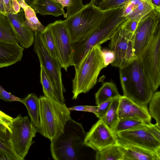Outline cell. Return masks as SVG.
I'll use <instances>...</instances> for the list:
<instances>
[{"label": "cell", "instance_id": "f35d334b", "mask_svg": "<svg viewBox=\"0 0 160 160\" xmlns=\"http://www.w3.org/2000/svg\"><path fill=\"white\" fill-rule=\"evenodd\" d=\"M102 51L104 63L107 67L114 61L115 59L114 54L113 52L109 49H102Z\"/></svg>", "mask_w": 160, "mask_h": 160}, {"label": "cell", "instance_id": "8992f818", "mask_svg": "<svg viewBox=\"0 0 160 160\" xmlns=\"http://www.w3.org/2000/svg\"><path fill=\"white\" fill-rule=\"evenodd\" d=\"M104 11L89 3L64 20L71 42H79L88 38L98 27Z\"/></svg>", "mask_w": 160, "mask_h": 160}, {"label": "cell", "instance_id": "5b68a950", "mask_svg": "<svg viewBox=\"0 0 160 160\" xmlns=\"http://www.w3.org/2000/svg\"><path fill=\"white\" fill-rule=\"evenodd\" d=\"M40 126L38 132L50 141L63 132L69 119L70 111L62 104L45 96L39 98Z\"/></svg>", "mask_w": 160, "mask_h": 160}, {"label": "cell", "instance_id": "d590c367", "mask_svg": "<svg viewBox=\"0 0 160 160\" xmlns=\"http://www.w3.org/2000/svg\"><path fill=\"white\" fill-rule=\"evenodd\" d=\"M0 99L6 102L18 101L21 102V98L17 97L6 91L0 85Z\"/></svg>", "mask_w": 160, "mask_h": 160}, {"label": "cell", "instance_id": "d4e9b609", "mask_svg": "<svg viewBox=\"0 0 160 160\" xmlns=\"http://www.w3.org/2000/svg\"><path fill=\"white\" fill-rule=\"evenodd\" d=\"M151 123H148L140 119L135 118H122L119 119L113 132L116 135L117 133L121 132L147 127Z\"/></svg>", "mask_w": 160, "mask_h": 160}, {"label": "cell", "instance_id": "7c38bea8", "mask_svg": "<svg viewBox=\"0 0 160 160\" xmlns=\"http://www.w3.org/2000/svg\"><path fill=\"white\" fill-rule=\"evenodd\" d=\"M160 12L155 10L138 22L134 33V49L137 58L146 47L160 24Z\"/></svg>", "mask_w": 160, "mask_h": 160}, {"label": "cell", "instance_id": "ffe728a7", "mask_svg": "<svg viewBox=\"0 0 160 160\" xmlns=\"http://www.w3.org/2000/svg\"><path fill=\"white\" fill-rule=\"evenodd\" d=\"M31 8L36 14L41 15H63L64 18H68L62 5L55 0H36Z\"/></svg>", "mask_w": 160, "mask_h": 160}, {"label": "cell", "instance_id": "8d00e7d4", "mask_svg": "<svg viewBox=\"0 0 160 160\" xmlns=\"http://www.w3.org/2000/svg\"><path fill=\"white\" fill-rule=\"evenodd\" d=\"M141 0H129L124 5L122 16L126 17L133 10Z\"/></svg>", "mask_w": 160, "mask_h": 160}, {"label": "cell", "instance_id": "e0dca14e", "mask_svg": "<svg viewBox=\"0 0 160 160\" xmlns=\"http://www.w3.org/2000/svg\"><path fill=\"white\" fill-rule=\"evenodd\" d=\"M118 113L119 119L135 118L148 123H151V117L148 108L135 103L127 97L122 96L120 98Z\"/></svg>", "mask_w": 160, "mask_h": 160}, {"label": "cell", "instance_id": "ab89813d", "mask_svg": "<svg viewBox=\"0 0 160 160\" xmlns=\"http://www.w3.org/2000/svg\"><path fill=\"white\" fill-rule=\"evenodd\" d=\"M98 106H77L68 108L70 111L88 112L95 113L97 111Z\"/></svg>", "mask_w": 160, "mask_h": 160}, {"label": "cell", "instance_id": "f6af8a7d", "mask_svg": "<svg viewBox=\"0 0 160 160\" xmlns=\"http://www.w3.org/2000/svg\"><path fill=\"white\" fill-rule=\"evenodd\" d=\"M36 0H23L26 4L31 7L32 6Z\"/></svg>", "mask_w": 160, "mask_h": 160}, {"label": "cell", "instance_id": "7402d4cb", "mask_svg": "<svg viewBox=\"0 0 160 160\" xmlns=\"http://www.w3.org/2000/svg\"><path fill=\"white\" fill-rule=\"evenodd\" d=\"M121 96L113 82H104L95 94L96 103L98 106L106 101L120 98Z\"/></svg>", "mask_w": 160, "mask_h": 160}, {"label": "cell", "instance_id": "30bf717a", "mask_svg": "<svg viewBox=\"0 0 160 160\" xmlns=\"http://www.w3.org/2000/svg\"><path fill=\"white\" fill-rule=\"evenodd\" d=\"M134 33L122 28L121 26L111 38L109 49L114 53L112 66L122 68L137 58L134 49Z\"/></svg>", "mask_w": 160, "mask_h": 160}, {"label": "cell", "instance_id": "cb8c5ba5", "mask_svg": "<svg viewBox=\"0 0 160 160\" xmlns=\"http://www.w3.org/2000/svg\"><path fill=\"white\" fill-rule=\"evenodd\" d=\"M40 78L44 96L62 104L65 103V101L60 98L49 77L41 65Z\"/></svg>", "mask_w": 160, "mask_h": 160}, {"label": "cell", "instance_id": "277c9868", "mask_svg": "<svg viewBox=\"0 0 160 160\" xmlns=\"http://www.w3.org/2000/svg\"><path fill=\"white\" fill-rule=\"evenodd\" d=\"M105 66L102 48L97 45L93 47L75 69L72 80V99L76 100L78 95L89 92L96 85L98 76Z\"/></svg>", "mask_w": 160, "mask_h": 160}, {"label": "cell", "instance_id": "d6986e66", "mask_svg": "<svg viewBox=\"0 0 160 160\" xmlns=\"http://www.w3.org/2000/svg\"><path fill=\"white\" fill-rule=\"evenodd\" d=\"M10 128L0 124V160H21L12 145Z\"/></svg>", "mask_w": 160, "mask_h": 160}, {"label": "cell", "instance_id": "ee69618b", "mask_svg": "<svg viewBox=\"0 0 160 160\" xmlns=\"http://www.w3.org/2000/svg\"><path fill=\"white\" fill-rule=\"evenodd\" d=\"M0 13L6 15L3 0H0Z\"/></svg>", "mask_w": 160, "mask_h": 160}, {"label": "cell", "instance_id": "4dcf8cb0", "mask_svg": "<svg viewBox=\"0 0 160 160\" xmlns=\"http://www.w3.org/2000/svg\"><path fill=\"white\" fill-rule=\"evenodd\" d=\"M129 0H91L89 3L104 11L123 5Z\"/></svg>", "mask_w": 160, "mask_h": 160}, {"label": "cell", "instance_id": "7a4b0ae2", "mask_svg": "<svg viewBox=\"0 0 160 160\" xmlns=\"http://www.w3.org/2000/svg\"><path fill=\"white\" fill-rule=\"evenodd\" d=\"M123 96L148 108L154 92L141 62L137 58L126 67L119 69Z\"/></svg>", "mask_w": 160, "mask_h": 160}, {"label": "cell", "instance_id": "603a6c76", "mask_svg": "<svg viewBox=\"0 0 160 160\" xmlns=\"http://www.w3.org/2000/svg\"><path fill=\"white\" fill-rule=\"evenodd\" d=\"M18 2L24 11L26 25L34 32H41L44 31L46 27L43 26L38 20L34 10L26 4L23 0H18Z\"/></svg>", "mask_w": 160, "mask_h": 160}, {"label": "cell", "instance_id": "f1b7e54d", "mask_svg": "<svg viewBox=\"0 0 160 160\" xmlns=\"http://www.w3.org/2000/svg\"><path fill=\"white\" fill-rule=\"evenodd\" d=\"M0 40L17 42L6 16L0 13Z\"/></svg>", "mask_w": 160, "mask_h": 160}, {"label": "cell", "instance_id": "9c48e42d", "mask_svg": "<svg viewBox=\"0 0 160 160\" xmlns=\"http://www.w3.org/2000/svg\"><path fill=\"white\" fill-rule=\"evenodd\" d=\"M33 44L34 50L38 56L40 65L49 77L60 98L65 101L63 94L66 90L62 82L61 64L47 49L40 32H34Z\"/></svg>", "mask_w": 160, "mask_h": 160}, {"label": "cell", "instance_id": "e575fe53", "mask_svg": "<svg viewBox=\"0 0 160 160\" xmlns=\"http://www.w3.org/2000/svg\"><path fill=\"white\" fill-rule=\"evenodd\" d=\"M113 99L104 102L97 106V110L94 114L100 119H102L108 110Z\"/></svg>", "mask_w": 160, "mask_h": 160}, {"label": "cell", "instance_id": "60d3db41", "mask_svg": "<svg viewBox=\"0 0 160 160\" xmlns=\"http://www.w3.org/2000/svg\"><path fill=\"white\" fill-rule=\"evenodd\" d=\"M13 119V118L0 110V124L10 128Z\"/></svg>", "mask_w": 160, "mask_h": 160}, {"label": "cell", "instance_id": "1f68e13d", "mask_svg": "<svg viewBox=\"0 0 160 160\" xmlns=\"http://www.w3.org/2000/svg\"><path fill=\"white\" fill-rule=\"evenodd\" d=\"M41 34L47 49L51 55L57 59V53L54 40L51 31L46 26L45 30L41 32Z\"/></svg>", "mask_w": 160, "mask_h": 160}, {"label": "cell", "instance_id": "4fadbf2b", "mask_svg": "<svg viewBox=\"0 0 160 160\" xmlns=\"http://www.w3.org/2000/svg\"><path fill=\"white\" fill-rule=\"evenodd\" d=\"M117 138L102 120L99 119L86 133L84 144L97 152L116 144Z\"/></svg>", "mask_w": 160, "mask_h": 160}, {"label": "cell", "instance_id": "8fae6325", "mask_svg": "<svg viewBox=\"0 0 160 160\" xmlns=\"http://www.w3.org/2000/svg\"><path fill=\"white\" fill-rule=\"evenodd\" d=\"M51 31L54 40L57 60L67 71L72 66V42L64 20H58L47 26Z\"/></svg>", "mask_w": 160, "mask_h": 160}, {"label": "cell", "instance_id": "b9f144b4", "mask_svg": "<svg viewBox=\"0 0 160 160\" xmlns=\"http://www.w3.org/2000/svg\"><path fill=\"white\" fill-rule=\"evenodd\" d=\"M146 128L157 139L160 141V127L156 123L152 124L151 123Z\"/></svg>", "mask_w": 160, "mask_h": 160}, {"label": "cell", "instance_id": "3957f363", "mask_svg": "<svg viewBox=\"0 0 160 160\" xmlns=\"http://www.w3.org/2000/svg\"><path fill=\"white\" fill-rule=\"evenodd\" d=\"M86 133L82 124L71 118L62 133L51 140V155L55 160H79L85 146Z\"/></svg>", "mask_w": 160, "mask_h": 160}, {"label": "cell", "instance_id": "f546056e", "mask_svg": "<svg viewBox=\"0 0 160 160\" xmlns=\"http://www.w3.org/2000/svg\"><path fill=\"white\" fill-rule=\"evenodd\" d=\"M148 111L151 118L156 121V124L160 127V92H154L149 102Z\"/></svg>", "mask_w": 160, "mask_h": 160}, {"label": "cell", "instance_id": "d6a6232c", "mask_svg": "<svg viewBox=\"0 0 160 160\" xmlns=\"http://www.w3.org/2000/svg\"><path fill=\"white\" fill-rule=\"evenodd\" d=\"M60 3L63 8L67 7V13L68 17L74 15L82 9L84 5L82 0H55Z\"/></svg>", "mask_w": 160, "mask_h": 160}, {"label": "cell", "instance_id": "44dd1931", "mask_svg": "<svg viewBox=\"0 0 160 160\" xmlns=\"http://www.w3.org/2000/svg\"><path fill=\"white\" fill-rule=\"evenodd\" d=\"M21 102L26 107L30 122L37 130L40 126L39 98L35 93H32L21 98Z\"/></svg>", "mask_w": 160, "mask_h": 160}, {"label": "cell", "instance_id": "7bdbcfd3", "mask_svg": "<svg viewBox=\"0 0 160 160\" xmlns=\"http://www.w3.org/2000/svg\"><path fill=\"white\" fill-rule=\"evenodd\" d=\"M151 2L157 12H160V0H151Z\"/></svg>", "mask_w": 160, "mask_h": 160}, {"label": "cell", "instance_id": "ac0fdd59", "mask_svg": "<svg viewBox=\"0 0 160 160\" xmlns=\"http://www.w3.org/2000/svg\"><path fill=\"white\" fill-rule=\"evenodd\" d=\"M24 48L17 42L0 40V68L21 61Z\"/></svg>", "mask_w": 160, "mask_h": 160}, {"label": "cell", "instance_id": "52a82bcc", "mask_svg": "<svg viewBox=\"0 0 160 160\" xmlns=\"http://www.w3.org/2000/svg\"><path fill=\"white\" fill-rule=\"evenodd\" d=\"M142 66L153 91L160 85V24L151 40L137 58Z\"/></svg>", "mask_w": 160, "mask_h": 160}, {"label": "cell", "instance_id": "6da1fadb", "mask_svg": "<svg viewBox=\"0 0 160 160\" xmlns=\"http://www.w3.org/2000/svg\"><path fill=\"white\" fill-rule=\"evenodd\" d=\"M123 7L104 11L98 25L92 34L83 41L72 43L75 64H79L93 47L109 40L119 29L126 19L122 16Z\"/></svg>", "mask_w": 160, "mask_h": 160}, {"label": "cell", "instance_id": "ba28073f", "mask_svg": "<svg viewBox=\"0 0 160 160\" xmlns=\"http://www.w3.org/2000/svg\"><path fill=\"white\" fill-rule=\"evenodd\" d=\"M13 150L21 160H24L37 133L28 117L18 115L13 118L10 127Z\"/></svg>", "mask_w": 160, "mask_h": 160}, {"label": "cell", "instance_id": "836d02e7", "mask_svg": "<svg viewBox=\"0 0 160 160\" xmlns=\"http://www.w3.org/2000/svg\"><path fill=\"white\" fill-rule=\"evenodd\" d=\"M3 2L6 14L16 13L21 9L18 0H3Z\"/></svg>", "mask_w": 160, "mask_h": 160}, {"label": "cell", "instance_id": "9a60e30c", "mask_svg": "<svg viewBox=\"0 0 160 160\" xmlns=\"http://www.w3.org/2000/svg\"><path fill=\"white\" fill-rule=\"evenodd\" d=\"M16 37L17 42L23 48H28L33 43L34 32L25 23L24 14L22 8L18 12L6 15Z\"/></svg>", "mask_w": 160, "mask_h": 160}, {"label": "cell", "instance_id": "4316f807", "mask_svg": "<svg viewBox=\"0 0 160 160\" xmlns=\"http://www.w3.org/2000/svg\"><path fill=\"white\" fill-rule=\"evenodd\" d=\"M95 158L96 160H123V152L116 143L97 151Z\"/></svg>", "mask_w": 160, "mask_h": 160}, {"label": "cell", "instance_id": "484cf974", "mask_svg": "<svg viewBox=\"0 0 160 160\" xmlns=\"http://www.w3.org/2000/svg\"><path fill=\"white\" fill-rule=\"evenodd\" d=\"M154 10L151 0H141L125 18L138 22Z\"/></svg>", "mask_w": 160, "mask_h": 160}, {"label": "cell", "instance_id": "74e56055", "mask_svg": "<svg viewBox=\"0 0 160 160\" xmlns=\"http://www.w3.org/2000/svg\"><path fill=\"white\" fill-rule=\"evenodd\" d=\"M138 22L134 20L126 18L125 21L121 25V27L130 32L134 33Z\"/></svg>", "mask_w": 160, "mask_h": 160}, {"label": "cell", "instance_id": "2e32d148", "mask_svg": "<svg viewBox=\"0 0 160 160\" xmlns=\"http://www.w3.org/2000/svg\"><path fill=\"white\" fill-rule=\"evenodd\" d=\"M116 143L123 152V160H160V155L155 152L117 138Z\"/></svg>", "mask_w": 160, "mask_h": 160}, {"label": "cell", "instance_id": "5bb4252c", "mask_svg": "<svg viewBox=\"0 0 160 160\" xmlns=\"http://www.w3.org/2000/svg\"><path fill=\"white\" fill-rule=\"evenodd\" d=\"M147 127L119 132L117 137L128 142L153 151L160 155V141L157 139Z\"/></svg>", "mask_w": 160, "mask_h": 160}, {"label": "cell", "instance_id": "83f0119b", "mask_svg": "<svg viewBox=\"0 0 160 160\" xmlns=\"http://www.w3.org/2000/svg\"><path fill=\"white\" fill-rule=\"evenodd\" d=\"M120 98H115L113 100L107 112L102 119L104 123L112 132L119 120L118 110Z\"/></svg>", "mask_w": 160, "mask_h": 160}]
</instances>
